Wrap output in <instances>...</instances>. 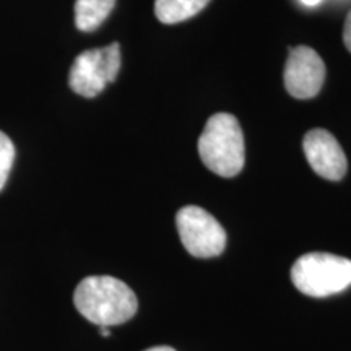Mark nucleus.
<instances>
[{
	"mask_svg": "<svg viewBox=\"0 0 351 351\" xmlns=\"http://www.w3.org/2000/svg\"><path fill=\"white\" fill-rule=\"evenodd\" d=\"M77 311L98 327H112L134 317L138 309L135 293L114 276H86L73 295Z\"/></svg>",
	"mask_w": 351,
	"mask_h": 351,
	"instance_id": "1",
	"label": "nucleus"
},
{
	"mask_svg": "<svg viewBox=\"0 0 351 351\" xmlns=\"http://www.w3.org/2000/svg\"><path fill=\"white\" fill-rule=\"evenodd\" d=\"M197 148L204 165L221 178H234L244 168V135L232 114L218 112L210 117Z\"/></svg>",
	"mask_w": 351,
	"mask_h": 351,
	"instance_id": "2",
	"label": "nucleus"
},
{
	"mask_svg": "<svg viewBox=\"0 0 351 351\" xmlns=\"http://www.w3.org/2000/svg\"><path fill=\"white\" fill-rule=\"evenodd\" d=\"M291 280L306 296L339 295L351 287V261L335 254H304L293 265Z\"/></svg>",
	"mask_w": 351,
	"mask_h": 351,
	"instance_id": "3",
	"label": "nucleus"
},
{
	"mask_svg": "<svg viewBox=\"0 0 351 351\" xmlns=\"http://www.w3.org/2000/svg\"><path fill=\"white\" fill-rule=\"evenodd\" d=\"M121 70V46L117 43L82 52L73 60L69 86L83 98H95L116 80Z\"/></svg>",
	"mask_w": 351,
	"mask_h": 351,
	"instance_id": "4",
	"label": "nucleus"
},
{
	"mask_svg": "<svg viewBox=\"0 0 351 351\" xmlns=\"http://www.w3.org/2000/svg\"><path fill=\"white\" fill-rule=\"evenodd\" d=\"M179 238L191 256L199 258L217 257L226 247V232L207 210L187 205L176 215Z\"/></svg>",
	"mask_w": 351,
	"mask_h": 351,
	"instance_id": "5",
	"label": "nucleus"
},
{
	"mask_svg": "<svg viewBox=\"0 0 351 351\" xmlns=\"http://www.w3.org/2000/svg\"><path fill=\"white\" fill-rule=\"evenodd\" d=\"M324 82H326V64L313 47L298 46L289 51L285 65V88L293 98H314Z\"/></svg>",
	"mask_w": 351,
	"mask_h": 351,
	"instance_id": "6",
	"label": "nucleus"
},
{
	"mask_svg": "<svg viewBox=\"0 0 351 351\" xmlns=\"http://www.w3.org/2000/svg\"><path fill=\"white\" fill-rule=\"evenodd\" d=\"M302 150L311 168L327 181H341L348 169L343 148L330 132L314 129L306 134L302 140Z\"/></svg>",
	"mask_w": 351,
	"mask_h": 351,
	"instance_id": "7",
	"label": "nucleus"
},
{
	"mask_svg": "<svg viewBox=\"0 0 351 351\" xmlns=\"http://www.w3.org/2000/svg\"><path fill=\"white\" fill-rule=\"evenodd\" d=\"M212 0H155V15L165 25H176L200 13Z\"/></svg>",
	"mask_w": 351,
	"mask_h": 351,
	"instance_id": "8",
	"label": "nucleus"
},
{
	"mask_svg": "<svg viewBox=\"0 0 351 351\" xmlns=\"http://www.w3.org/2000/svg\"><path fill=\"white\" fill-rule=\"evenodd\" d=\"M116 0H77L75 25L83 33L98 29L104 20L111 15Z\"/></svg>",
	"mask_w": 351,
	"mask_h": 351,
	"instance_id": "9",
	"label": "nucleus"
},
{
	"mask_svg": "<svg viewBox=\"0 0 351 351\" xmlns=\"http://www.w3.org/2000/svg\"><path fill=\"white\" fill-rule=\"evenodd\" d=\"M13 161H15V147L8 135L0 130V191L5 187Z\"/></svg>",
	"mask_w": 351,
	"mask_h": 351,
	"instance_id": "10",
	"label": "nucleus"
},
{
	"mask_svg": "<svg viewBox=\"0 0 351 351\" xmlns=\"http://www.w3.org/2000/svg\"><path fill=\"white\" fill-rule=\"evenodd\" d=\"M343 43L346 49L351 52V12L346 15L345 20V28H343Z\"/></svg>",
	"mask_w": 351,
	"mask_h": 351,
	"instance_id": "11",
	"label": "nucleus"
},
{
	"mask_svg": "<svg viewBox=\"0 0 351 351\" xmlns=\"http://www.w3.org/2000/svg\"><path fill=\"white\" fill-rule=\"evenodd\" d=\"M300 2L306 7H317L322 0H300Z\"/></svg>",
	"mask_w": 351,
	"mask_h": 351,
	"instance_id": "12",
	"label": "nucleus"
},
{
	"mask_svg": "<svg viewBox=\"0 0 351 351\" xmlns=\"http://www.w3.org/2000/svg\"><path fill=\"white\" fill-rule=\"evenodd\" d=\"M145 351H176V350L171 348V346H153V348H148Z\"/></svg>",
	"mask_w": 351,
	"mask_h": 351,
	"instance_id": "13",
	"label": "nucleus"
},
{
	"mask_svg": "<svg viewBox=\"0 0 351 351\" xmlns=\"http://www.w3.org/2000/svg\"><path fill=\"white\" fill-rule=\"evenodd\" d=\"M99 332H101V335H103V337L111 335V330H109V327H99Z\"/></svg>",
	"mask_w": 351,
	"mask_h": 351,
	"instance_id": "14",
	"label": "nucleus"
}]
</instances>
